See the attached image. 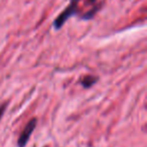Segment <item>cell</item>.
<instances>
[{
    "instance_id": "obj_1",
    "label": "cell",
    "mask_w": 147,
    "mask_h": 147,
    "mask_svg": "<svg viewBox=\"0 0 147 147\" xmlns=\"http://www.w3.org/2000/svg\"><path fill=\"white\" fill-rule=\"evenodd\" d=\"M81 0H71L69 4L65 7V9L53 20V26L55 30H59L65 25V21L69 19L71 16L76 15L79 12V2Z\"/></svg>"
},
{
    "instance_id": "obj_2",
    "label": "cell",
    "mask_w": 147,
    "mask_h": 147,
    "mask_svg": "<svg viewBox=\"0 0 147 147\" xmlns=\"http://www.w3.org/2000/svg\"><path fill=\"white\" fill-rule=\"evenodd\" d=\"M37 125V119L32 118L31 120L28 121L26 125H25L24 129L22 130V132L20 133L18 137V140H17V146L18 147H25L26 144L28 143V140L30 138L31 134L34 131L35 127Z\"/></svg>"
},
{
    "instance_id": "obj_3",
    "label": "cell",
    "mask_w": 147,
    "mask_h": 147,
    "mask_svg": "<svg viewBox=\"0 0 147 147\" xmlns=\"http://www.w3.org/2000/svg\"><path fill=\"white\" fill-rule=\"evenodd\" d=\"M98 82V78L94 76H85L80 80V84L83 86V88L89 89L91 87L94 86L96 83Z\"/></svg>"
},
{
    "instance_id": "obj_4",
    "label": "cell",
    "mask_w": 147,
    "mask_h": 147,
    "mask_svg": "<svg viewBox=\"0 0 147 147\" xmlns=\"http://www.w3.org/2000/svg\"><path fill=\"white\" fill-rule=\"evenodd\" d=\"M7 103H3V104L0 105V120L2 118V116L4 115L5 111H6V108H7Z\"/></svg>"
},
{
    "instance_id": "obj_5",
    "label": "cell",
    "mask_w": 147,
    "mask_h": 147,
    "mask_svg": "<svg viewBox=\"0 0 147 147\" xmlns=\"http://www.w3.org/2000/svg\"><path fill=\"white\" fill-rule=\"evenodd\" d=\"M97 1H98V0H89V1H88V4H90V5H94L95 3L97 2Z\"/></svg>"
},
{
    "instance_id": "obj_6",
    "label": "cell",
    "mask_w": 147,
    "mask_h": 147,
    "mask_svg": "<svg viewBox=\"0 0 147 147\" xmlns=\"http://www.w3.org/2000/svg\"><path fill=\"white\" fill-rule=\"evenodd\" d=\"M45 147H47V146H45Z\"/></svg>"
}]
</instances>
